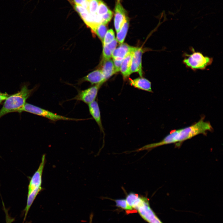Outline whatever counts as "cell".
<instances>
[{
  "label": "cell",
  "mask_w": 223,
  "mask_h": 223,
  "mask_svg": "<svg viewBox=\"0 0 223 223\" xmlns=\"http://www.w3.org/2000/svg\"><path fill=\"white\" fill-rule=\"evenodd\" d=\"M101 70L106 81L116 73L113 60L111 59L103 60Z\"/></svg>",
  "instance_id": "15"
},
{
  "label": "cell",
  "mask_w": 223,
  "mask_h": 223,
  "mask_svg": "<svg viewBox=\"0 0 223 223\" xmlns=\"http://www.w3.org/2000/svg\"><path fill=\"white\" fill-rule=\"evenodd\" d=\"M117 2H120L121 0H117Z\"/></svg>",
  "instance_id": "30"
},
{
  "label": "cell",
  "mask_w": 223,
  "mask_h": 223,
  "mask_svg": "<svg viewBox=\"0 0 223 223\" xmlns=\"http://www.w3.org/2000/svg\"><path fill=\"white\" fill-rule=\"evenodd\" d=\"M143 51L141 48L135 47L133 51L130 67L131 74L138 72L142 77V57Z\"/></svg>",
  "instance_id": "8"
},
{
  "label": "cell",
  "mask_w": 223,
  "mask_h": 223,
  "mask_svg": "<svg viewBox=\"0 0 223 223\" xmlns=\"http://www.w3.org/2000/svg\"><path fill=\"white\" fill-rule=\"evenodd\" d=\"M93 214L91 213L90 216L89 222V223H92V220L93 218Z\"/></svg>",
  "instance_id": "29"
},
{
  "label": "cell",
  "mask_w": 223,
  "mask_h": 223,
  "mask_svg": "<svg viewBox=\"0 0 223 223\" xmlns=\"http://www.w3.org/2000/svg\"><path fill=\"white\" fill-rule=\"evenodd\" d=\"M98 2L97 14L101 18V16L107 13L109 10L107 6L101 0H98Z\"/></svg>",
  "instance_id": "22"
},
{
  "label": "cell",
  "mask_w": 223,
  "mask_h": 223,
  "mask_svg": "<svg viewBox=\"0 0 223 223\" xmlns=\"http://www.w3.org/2000/svg\"><path fill=\"white\" fill-rule=\"evenodd\" d=\"M32 91L33 90L29 89L26 85H24L17 93L8 96L0 110V118L9 113L20 112Z\"/></svg>",
  "instance_id": "4"
},
{
  "label": "cell",
  "mask_w": 223,
  "mask_h": 223,
  "mask_svg": "<svg viewBox=\"0 0 223 223\" xmlns=\"http://www.w3.org/2000/svg\"><path fill=\"white\" fill-rule=\"evenodd\" d=\"M112 15V12L109 10L107 13L101 16L102 23L106 24L111 20Z\"/></svg>",
  "instance_id": "23"
},
{
  "label": "cell",
  "mask_w": 223,
  "mask_h": 223,
  "mask_svg": "<svg viewBox=\"0 0 223 223\" xmlns=\"http://www.w3.org/2000/svg\"><path fill=\"white\" fill-rule=\"evenodd\" d=\"M3 209L5 214L6 223H12L15 221V218L11 217L8 213V210L6 208L3 203Z\"/></svg>",
  "instance_id": "25"
},
{
  "label": "cell",
  "mask_w": 223,
  "mask_h": 223,
  "mask_svg": "<svg viewBox=\"0 0 223 223\" xmlns=\"http://www.w3.org/2000/svg\"><path fill=\"white\" fill-rule=\"evenodd\" d=\"M127 17L125 11L120 2L116 3L115 8L114 24L116 32L120 30Z\"/></svg>",
  "instance_id": "9"
},
{
  "label": "cell",
  "mask_w": 223,
  "mask_h": 223,
  "mask_svg": "<svg viewBox=\"0 0 223 223\" xmlns=\"http://www.w3.org/2000/svg\"><path fill=\"white\" fill-rule=\"evenodd\" d=\"M25 223H30V222H26Z\"/></svg>",
  "instance_id": "31"
},
{
  "label": "cell",
  "mask_w": 223,
  "mask_h": 223,
  "mask_svg": "<svg viewBox=\"0 0 223 223\" xmlns=\"http://www.w3.org/2000/svg\"><path fill=\"white\" fill-rule=\"evenodd\" d=\"M88 81L92 84H99L102 85L106 81L101 70L97 69L89 73L84 77L81 81Z\"/></svg>",
  "instance_id": "10"
},
{
  "label": "cell",
  "mask_w": 223,
  "mask_h": 223,
  "mask_svg": "<svg viewBox=\"0 0 223 223\" xmlns=\"http://www.w3.org/2000/svg\"><path fill=\"white\" fill-rule=\"evenodd\" d=\"M117 42L115 39L110 43L103 46V60L111 59L112 53L116 48Z\"/></svg>",
  "instance_id": "16"
},
{
  "label": "cell",
  "mask_w": 223,
  "mask_h": 223,
  "mask_svg": "<svg viewBox=\"0 0 223 223\" xmlns=\"http://www.w3.org/2000/svg\"><path fill=\"white\" fill-rule=\"evenodd\" d=\"M135 47L131 46L126 43H122L116 48L113 51L112 57L113 59H123L130 52L133 51Z\"/></svg>",
  "instance_id": "13"
},
{
  "label": "cell",
  "mask_w": 223,
  "mask_h": 223,
  "mask_svg": "<svg viewBox=\"0 0 223 223\" xmlns=\"http://www.w3.org/2000/svg\"><path fill=\"white\" fill-rule=\"evenodd\" d=\"M75 4L82 6L87 9L89 0H73Z\"/></svg>",
  "instance_id": "26"
},
{
  "label": "cell",
  "mask_w": 223,
  "mask_h": 223,
  "mask_svg": "<svg viewBox=\"0 0 223 223\" xmlns=\"http://www.w3.org/2000/svg\"><path fill=\"white\" fill-rule=\"evenodd\" d=\"M116 205L126 210H132L133 208L128 204L126 200L125 199H118L115 200Z\"/></svg>",
  "instance_id": "21"
},
{
  "label": "cell",
  "mask_w": 223,
  "mask_h": 223,
  "mask_svg": "<svg viewBox=\"0 0 223 223\" xmlns=\"http://www.w3.org/2000/svg\"><path fill=\"white\" fill-rule=\"evenodd\" d=\"M101 86L99 84H97L85 90L79 91L72 99L81 101L88 105L95 101Z\"/></svg>",
  "instance_id": "7"
},
{
  "label": "cell",
  "mask_w": 223,
  "mask_h": 223,
  "mask_svg": "<svg viewBox=\"0 0 223 223\" xmlns=\"http://www.w3.org/2000/svg\"><path fill=\"white\" fill-rule=\"evenodd\" d=\"M126 200L129 205L137 210L141 217L149 223H163L150 207L146 198L130 193Z\"/></svg>",
  "instance_id": "2"
},
{
  "label": "cell",
  "mask_w": 223,
  "mask_h": 223,
  "mask_svg": "<svg viewBox=\"0 0 223 223\" xmlns=\"http://www.w3.org/2000/svg\"><path fill=\"white\" fill-rule=\"evenodd\" d=\"M113 62L116 72L120 71L121 66L123 59H113Z\"/></svg>",
  "instance_id": "24"
},
{
  "label": "cell",
  "mask_w": 223,
  "mask_h": 223,
  "mask_svg": "<svg viewBox=\"0 0 223 223\" xmlns=\"http://www.w3.org/2000/svg\"><path fill=\"white\" fill-rule=\"evenodd\" d=\"M134 50L125 56L121 64L120 71L124 79H127L131 74L130 67Z\"/></svg>",
  "instance_id": "14"
},
{
  "label": "cell",
  "mask_w": 223,
  "mask_h": 223,
  "mask_svg": "<svg viewBox=\"0 0 223 223\" xmlns=\"http://www.w3.org/2000/svg\"><path fill=\"white\" fill-rule=\"evenodd\" d=\"M129 84L138 89L152 92L151 83L147 79L142 77L136 79H130Z\"/></svg>",
  "instance_id": "12"
},
{
  "label": "cell",
  "mask_w": 223,
  "mask_h": 223,
  "mask_svg": "<svg viewBox=\"0 0 223 223\" xmlns=\"http://www.w3.org/2000/svg\"><path fill=\"white\" fill-rule=\"evenodd\" d=\"M213 130L210 123L204 120L203 117L195 124L188 127L174 130L160 142L146 145L139 148L140 151L152 149L161 146L176 143L177 146L181 143L199 134L206 135L207 131Z\"/></svg>",
  "instance_id": "1"
},
{
  "label": "cell",
  "mask_w": 223,
  "mask_h": 223,
  "mask_svg": "<svg viewBox=\"0 0 223 223\" xmlns=\"http://www.w3.org/2000/svg\"><path fill=\"white\" fill-rule=\"evenodd\" d=\"M8 96V95L7 94L0 93V103L5 100Z\"/></svg>",
  "instance_id": "28"
},
{
  "label": "cell",
  "mask_w": 223,
  "mask_h": 223,
  "mask_svg": "<svg viewBox=\"0 0 223 223\" xmlns=\"http://www.w3.org/2000/svg\"><path fill=\"white\" fill-rule=\"evenodd\" d=\"M192 53L184 54L185 58L183 63L188 68L195 71L198 69L204 70L212 63V58L204 56L200 52L195 51L193 48L191 49Z\"/></svg>",
  "instance_id": "5"
},
{
  "label": "cell",
  "mask_w": 223,
  "mask_h": 223,
  "mask_svg": "<svg viewBox=\"0 0 223 223\" xmlns=\"http://www.w3.org/2000/svg\"><path fill=\"white\" fill-rule=\"evenodd\" d=\"M46 162V155L43 154L37 170L32 177H29L26 204L24 210L26 213L28 212L37 196L42 189V175Z\"/></svg>",
  "instance_id": "3"
},
{
  "label": "cell",
  "mask_w": 223,
  "mask_h": 223,
  "mask_svg": "<svg viewBox=\"0 0 223 223\" xmlns=\"http://www.w3.org/2000/svg\"><path fill=\"white\" fill-rule=\"evenodd\" d=\"M74 7L75 10L79 14L88 11L86 8L81 5L75 4Z\"/></svg>",
  "instance_id": "27"
},
{
  "label": "cell",
  "mask_w": 223,
  "mask_h": 223,
  "mask_svg": "<svg viewBox=\"0 0 223 223\" xmlns=\"http://www.w3.org/2000/svg\"><path fill=\"white\" fill-rule=\"evenodd\" d=\"M25 112L42 116L52 121L59 120L79 121L85 119H75L59 115L30 103H26L20 112Z\"/></svg>",
  "instance_id": "6"
},
{
  "label": "cell",
  "mask_w": 223,
  "mask_h": 223,
  "mask_svg": "<svg viewBox=\"0 0 223 223\" xmlns=\"http://www.w3.org/2000/svg\"><path fill=\"white\" fill-rule=\"evenodd\" d=\"M88 107L90 114L97 123L100 130L103 132L100 112L98 102L95 100L94 101L88 104Z\"/></svg>",
  "instance_id": "11"
},
{
  "label": "cell",
  "mask_w": 223,
  "mask_h": 223,
  "mask_svg": "<svg viewBox=\"0 0 223 223\" xmlns=\"http://www.w3.org/2000/svg\"><path fill=\"white\" fill-rule=\"evenodd\" d=\"M98 3V0H89L87 10L90 14L100 17L97 14Z\"/></svg>",
  "instance_id": "19"
},
{
  "label": "cell",
  "mask_w": 223,
  "mask_h": 223,
  "mask_svg": "<svg viewBox=\"0 0 223 223\" xmlns=\"http://www.w3.org/2000/svg\"><path fill=\"white\" fill-rule=\"evenodd\" d=\"M129 20L127 18L119 31L117 33L116 39L120 44L123 43L129 28Z\"/></svg>",
  "instance_id": "17"
},
{
  "label": "cell",
  "mask_w": 223,
  "mask_h": 223,
  "mask_svg": "<svg viewBox=\"0 0 223 223\" xmlns=\"http://www.w3.org/2000/svg\"><path fill=\"white\" fill-rule=\"evenodd\" d=\"M114 32L112 29L108 30L106 33L103 41V46L110 43L115 39Z\"/></svg>",
  "instance_id": "20"
},
{
  "label": "cell",
  "mask_w": 223,
  "mask_h": 223,
  "mask_svg": "<svg viewBox=\"0 0 223 223\" xmlns=\"http://www.w3.org/2000/svg\"><path fill=\"white\" fill-rule=\"evenodd\" d=\"M93 31L97 34L103 43L104 37L107 31L106 24H100L95 27Z\"/></svg>",
  "instance_id": "18"
}]
</instances>
